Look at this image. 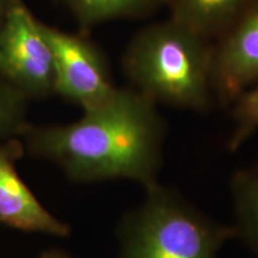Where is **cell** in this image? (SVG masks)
<instances>
[{"label":"cell","instance_id":"obj_7","mask_svg":"<svg viewBox=\"0 0 258 258\" xmlns=\"http://www.w3.org/2000/svg\"><path fill=\"white\" fill-rule=\"evenodd\" d=\"M24 151L19 137L0 140V224L24 232L69 237V224L43 207L16 170Z\"/></svg>","mask_w":258,"mask_h":258},{"label":"cell","instance_id":"obj_5","mask_svg":"<svg viewBox=\"0 0 258 258\" xmlns=\"http://www.w3.org/2000/svg\"><path fill=\"white\" fill-rule=\"evenodd\" d=\"M40 27L53 53L55 95L83 110L108 101L117 88L101 48L85 35L62 31L41 21Z\"/></svg>","mask_w":258,"mask_h":258},{"label":"cell","instance_id":"obj_6","mask_svg":"<svg viewBox=\"0 0 258 258\" xmlns=\"http://www.w3.org/2000/svg\"><path fill=\"white\" fill-rule=\"evenodd\" d=\"M258 80V2L217 38L212 51V91L231 105Z\"/></svg>","mask_w":258,"mask_h":258},{"label":"cell","instance_id":"obj_11","mask_svg":"<svg viewBox=\"0 0 258 258\" xmlns=\"http://www.w3.org/2000/svg\"><path fill=\"white\" fill-rule=\"evenodd\" d=\"M27 102L22 93L0 80V140L22 138L29 125Z\"/></svg>","mask_w":258,"mask_h":258},{"label":"cell","instance_id":"obj_10","mask_svg":"<svg viewBox=\"0 0 258 258\" xmlns=\"http://www.w3.org/2000/svg\"><path fill=\"white\" fill-rule=\"evenodd\" d=\"M72 12L83 28L118 19H135L152 15L166 0H57Z\"/></svg>","mask_w":258,"mask_h":258},{"label":"cell","instance_id":"obj_4","mask_svg":"<svg viewBox=\"0 0 258 258\" xmlns=\"http://www.w3.org/2000/svg\"><path fill=\"white\" fill-rule=\"evenodd\" d=\"M0 80L27 99L55 95L53 53L23 0H11L0 31Z\"/></svg>","mask_w":258,"mask_h":258},{"label":"cell","instance_id":"obj_9","mask_svg":"<svg viewBox=\"0 0 258 258\" xmlns=\"http://www.w3.org/2000/svg\"><path fill=\"white\" fill-rule=\"evenodd\" d=\"M235 238L258 256V165L234 172L231 179Z\"/></svg>","mask_w":258,"mask_h":258},{"label":"cell","instance_id":"obj_1","mask_svg":"<svg viewBox=\"0 0 258 258\" xmlns=\"http://www.w3.org/2000/svg\"><path fill=\"white\" fill-rule=\"evenodd\" d=\"M166 123L157 103L131 88L84 110L69 124H29L22 139L31 156L51 161L78 183L131 179L158 183Z\"/></svg>","mask_w":258,"mask_h":258},{"label":"cell","instance_id":"obj_14","mask_svg":"<svg viewBox=\"0 0 258 258\" xmlns=\"http://www.w3.org/2000/svg\"><path fill=\"white\" fill-rule=\"evenodd\" d=\"M10 4H11V0H0V31H2L3 25H4Z\"/></svg>","mask_w":258,"mask_h":258},{"label":"cell","instance_id":"obj_12","mask_svg":"<svg viewBox=\"0 0 258 258\" xmlns=\"http://www.w3.org/2000/svg\"><path fill=\"white\" fill-rule=\"evenodd\" d=\"M233 104L232 116L234 129L228 140V150L237 151L258 129V86L247 89L238 97Z\"/></svg>","mask_w":258,"mask_h":258},{"label":"cell","instance_id":"obj_3","mask_svg":"<svg viewBox=\"0 0 258 258\" xmlns=\"http://www.w3.org/2000/svg\"><path fill=\"white\" fill-rule=\"evenodd\" d=\"M145 200L117 225L118 258H217L233 226L220 224L175 189L148 186Z\"/></svg>","mask_w":258,"mask_h":258},{"label":"cell","instance_id":"obj_2","mask_svg":"<svg viewBox=\"0 0 258 258\" xmlns=\"http://www.w3.org/2000/svg\"><path fill=\"white\" fill-rule=\"evenodd\" d=\"M211 40L169 18L135 34L122 57L132 88L173 108L207 111L213 103Z\"/></svg>","mask_w":258,"mask_h":258},{"label":"cell","instance_id":"obj_13","mask_svg":"<svg viewBox=\"0 0 258 258\" xmlns=\"http://www.w3.org/2000/svg\"><path fill=\"white\" fill-rule=\"evenodd\" d=\"M38 258H73V257H71L70 254L64 253L63 251H60V250H48V251H44V252H42Z\"/></svg>","mask_w":258,"mask_h":258},{"label":"cell","instance_id":"obj_8","mask_svg":"<svg viewBox=\"0 0 258 258\" xmlns=\"http://www.w3.org/2000/svg\"><path fill=\"white\" fill-rule=\"evenodd\" d=\"M258 0H166L171 17L208 40H217Z\"/></svg>","mask_w":258,"mask_h":258}]
</instances>
